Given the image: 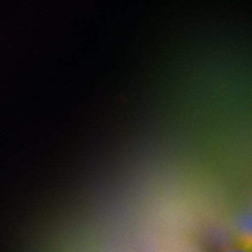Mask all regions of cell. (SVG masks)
<instances>
[{
  "mask_svg": "<svg viewBox=\"0 0 252 252\" xmlns=\"http://www.w3.org/2000/svg\"><path fill=\"white\" fill-rule=\"evenodd\" d=\"M224 252H251V244L241 242V243L234 245V247L229 248Z\"/></svg>",
  "mask_w": 252,
  "mask_h": 252,
  "instance_id": "6da1fadb",
  "label": "cell"
}]
</instances>
